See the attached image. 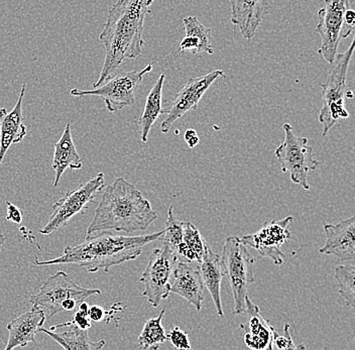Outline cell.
<instances>
[{
	"label": "cell",
	"instance_id": "cell-35",
	"mask_svg": "<svg viewBox=\"0 0 355 350\" xmlns=\"http://www.w3.org/2000/svg\"><path fill=\"white\" fill-rule=\"evenodd\" d=\"M345 21L346 24H347L348 26H352V28H354L355 24L354 10H350L349 8V10H348L347 12H346Z\"/></svg>",
	"mask_w": 355,
	"mask_h": 350
},
{
	"label": "cell",
	"instance_id": "cell-20",
	"mask_svg": "<svg viewBox=\"0 0 355 350\" xmlns=\"http://www.w3.org/2000/svg\"><path fill=\"white\" fill-rule=\"evenodd\" d=\"M39 332L50 336L66 350H99L105 347V340L91 341L88 330L80 329L69 322L52 326L50 330L41 327Z\"/></svg>",
	"mask_w": 355,
	"mask_h": 350
},
{
	"label": "cell",
	"instance_id": "cell-24",
	"mask_svg": "<svg viewBox=\"0 0 355 350\" xmlns=\"http://www.w3.org/2000/svg\"><path fill=\"white\" fill-rule=\"evenodd\" d=\"M166 75L162 74L157 80L154 87L152 88L150 92L146 97V105H144V112L141 113V117L137 121L141 132V141L146 143L150 134L153 125H155L159 115L166 113V110H164L162 102H163V88L165 84Z\"/></svg>",
	"mask_w": 355,
	"mask_h": 350
},
{
	"label": "cell",
	"instance_id": "cell-6",
	"mask_svg": "<svg viewBox=\"0 0 355 350\" xmlns=\"http://www.w3.org/2000/svg\"><path fill=\"white\" fill-rule=\"evenodd\" d=\"M285 139L275 150L277 161L281 164L282 172L290 173L291 181L301 186L303 189L310 190L308 174L317 169L320 161H316L313 155V148L308 146L307 137H297L293 132L292 125H283Z\"/></svg>",
	"mask_w": 355,
	"mask_h": 350
},
{
	"label": "cell",
	"instance_id": "cell-29",
	"mask_svg": "<svg viewBox=\"0 0 355 350\" xmlns=\"http://www.w3.org/2000/svg\"><path fill=\"white\" fill-rule=\"evenodd\" d=\"M290 324H286L284 328V333L279 334L275 330L274 336H272V349H304V345H296L293 341L292 335L290 332Z\"/></svg>",
	"mask_w": 355,
	"mask_h": 350
},
{
	"label": "cell",
	"instance_id": "cell-5",
	"mask_svg": "<svg viewBox=\"0 0 355 350\" xmlns=\"http://www.w3.org/2000/svg\"><path fill=\"white\" fill-rule=\"evenodd\" d=\"M354 39L349 48L343 54L335 58L334 68L330 72L325 83L322 84V108L319 113V121L323 125V136L340 119H348L349 113L344 107V101L347 98V71L354 51Z\"/></svg>",
	"mask_w": 355,
	"mask_h": 350
},
{
	"label": "cell",
	"instance_id": "cell-30",
	"mask_svg": "<svg viewBox=\"0 0 355 350\" xmlns=\"http://www.w3.org/2000/svg\"><path fill=\"white\" fill-rule=\"evenodd\" d=\"M168 340L177 349H191L187 332L183 331L179 327H175L170 333L166 334Z\"/></svg>",
	"mask_w": 355,
	"mask_h": 350
},
{
	"label": "cell",
	"instance_id": "cell-16",
	"mask_svg": "<svg viewBox=\"0 0 355 350\" xmlns=\"http://www.w3.org/2000/svg\"><path fill=\"white\" fill-rule=\"evenodd\" d=\"M46 322V313L39 306L33 305L32 310L26 312L22 315L13 319L8 323V343L6 345V350L17 349V347H26L31 342H35V334L39 329L43 327Z\"/></svg>",
	"mask_w": 355,
	"mask_h": 350
},
{
	"label": "cell",
	"instance_id": "cell-34",
	"mask_svg": "<svg viewBox=\"0 0 355 350\" xmlns=\"http://www.w3.org/2000/svg\"><path fill=\"white\" fill-rule=\"evenodd\" d=\"M184 139H185L186 143H187L188 147L190 148L196 147L199 143V137L197 136L196 130H191V128L186 130L185 134H184Z\"/></svg>",
	"mask_w": 355,
	"mask_h": 350
},
{
	"label": "cell",
	"instance_id": "cell-1",
	"mask_svg": "<svg viewBox=\"0 0 355 350\" xmlns=\"http://www.w3.org/2000/svg\"><path fill=\"white\" fill-rule=\"evenodd\" d=\"M154 1L117 0L111 6L107 21L99 35L106 53L103 67L94 88L110 80L125 60L141 56L144 44V19L150 12V6Z\"/></svg>",
	"mask_w": 355,
	"mask_h": 350
},
{
	"label": "cell",
	"instance_id": "cell-9",
	"mask_svg": "<svg viewBox=\"0 0 355 350\" xmlns=\"http://www.w3.org/2000/svg\"><path fill=\"white\" fill-rule=\"evenodd\" d=\"M179 261L177 254L166 243L153 250L148 265L139 279L144 286L143 295L153 307H159L162 300L170 295Z\"/></svg>",
	"mask_w": 355,
	"mask_h": 350
},
{
	"label": "cell",
	"instance_id": "cell-12",
	"mask_svg": "<svg viewBox=\"0 0 355 350\" xmlns=\"http://www.w3.org/2000/svg\"><path fill=\"white\" fill-rule=\"evenodd\" d=\"M224 76L223 71L214 70L204 76L189 79L183 89L180 90L173 99L170 110H166L168 116L162 123V132L166 134L178 119L183 117L186 113L196 110L206 91L217 79L223 78Z\"/></svg>",
	"mask_w": 355,
	"mask_h": 350
},
{
	"label": "cell",
	"instance_id": "cell-2",
	"mask_svg": "<svg viewBox=\"0 0 355 350\" xmlns=\"http://www.w3.org/2000/svg\"><path fill=\"white\" fill-rule=\"evenodd\" d=\"M164 230L146 236H124L116 231H99L89 234L83 243L75 247H67L61 256L50 261H35V265H64L76 263L89 272L104 271L135 260L141 256L148 243L159 240Z\"/></svg>",
	"mask_w": 355,
	"mask_h": 350
},
{
	"label": "cell",
	"instance_id": "cell-13",
	"mask_svg": "<svg viewBox=\"0 0 355 350\" xmlns=\"http://www.w3.org/2000/svg\"><path fill=\"white\" fill-rule=\"evenodd\" d=\"M293 220L294 218L292 216L283 220H272L266 223L255 234L241 238V241L248 247L257 250L263 258L270 259L275 265H283L285 256L282 252V247L286 240L292 238L288 227Z\"/></svg>",
	"mask_w": 355,
	"mask_h": 350
},
{
	"label": "cell",
	"instance_id": "cell-31",
	"mask_svg": "<svg viewBox=\"0 0 355 350\" xmlns=\"http://www.w3.org/2000/svg\"><path fill=\"white\" fill-rule=\"evenodd\" d=\"M70 324L75 325V326L80 328V329L88 330L91 328V320L89 319L88 313L77 309L75 312L73 320L70 321Z\"/></svg>",
	"mask_w": 355,
	"mask_h": 350
},
{
	"label": "cell",
	"instance_id": "cell-25",
	"mask_svg": "<svg viewBox=\"0 0 355 350\" xmlns=\"http://www.w3.org/2000/svg\"><path fill=\"white\" fill-rule=\"evenodd\" d=\"M210 250L198 228L188 221H184L183 245L177 252L179 260L186 263L194 261L200 263Z\"/></svg>",
	"mask_w": 355,
	"mask_h": 350
},
{
	"label": "cell",
	"instance_id": "cell-19",
	"mask_svg": "<svg viewBox=\"0 0 355 350\" xmlns=\"http://www.w3.org/2000/svg\"><path fill=\"white\" fill-rule=\"evenodd\" d=\"M203 289L198 270L191 267L186 261H180L175 270L171 292L179 295L200 311L203 303Z\"/></svg>",
	"mask_w": 355,
	"mask_h": 350
},
{
	"label": "cell",
	"instance_id": "cell-3",
	"mask_svg": "<svg viewBox=\"0 0 355 350\" xmlns=\"http://www.w3.org/2000/svg\"><path fill=\"white\" fill-rule=\"evenodd\" d=\"M157 219L150 201L135 185L119 177L102 190L87 236L99 231H144Z\"/></svg>",
	"mask_w": 355,
	"mask_h": 350
},
{
	"label": "cell",
	"instance_id": "cell-14",
	"mask_svg": "<svg viewBox=\"0 0 355 350\" xmlns=\"http://www.w3.org/2000/svg\"><path fill=\"white\" fill-rule=\"evenodd\" d=\"M326 243L319 250L322 254L335 256L339 261H354L355 218L354 216L340 221L337 225H324Z\"/></svg>",
	"mask_w": 355,
	"mask_h": 350
},
{
	"label": "cell",
	"instance_id": "cell-15",
	"mask_svg": "<svg viewBox=\"0 0 355 350\" xmlns=\"http://www.w3.org/2000/svg\"><path fill=\"white\" fill-rule=\"evenodd\" d=\"M230 21L245 40H252L265 19L272 0H230Z\"/></svg>",
	"mask_w": 355,
	"mask_h": 350
},
{
	"label": "cell",
	"instance_id": "cell-17",
	"mask_svg": "<svg viewBox=\"0 0 355 350\" xmlns=\"http://www.w3.org/2000/svg\"><path fill=\"white\" fill-rule=\"evenodd\" d=\"M26 85L24 84L17 103L11 112L0 108V166L12 143H21L26 136V128L22 116V102Z\"/></svg>",
	"mask_w": 355,
	"mask_h": 350
},
{
	"label": "cell",
	"instance_id": "cell-28",
	"mask_svg": "<svg viewBox=\"0 0 355 350\" xmlns=\"http://www.w3.org/2000/svg\"><path fill=\"white\" fill-rule=\"evenodd\" d=\"M184 221L179 220L173 213V206L168 209V218H166V227L163 236L159 240L166 243L175 254L183 245Z\"/></svg>",
	"mask_w": 355,
	"mask_h": 350
},
{
	"label": "cell",
	"instance_id": "cell-32",
	"mask_svg": "<svg viewBox=\"0 0 355 350\" xmlns=\"http://www.w3.org/2000/svg\"><path fill=\"white\" fill-rule=\"evenodd\" d=\"M24 212L17 206L13 205L10 201H6V220L11 222L21 223Z\"/></svg>",
	"mask_w": 355,
	"mask_h": 350
},
{
	"label": "cell",
	"instance_id": "cell-33",
	"mask_svg": "<svg viewBox=\"0 0 355 350\" xmlns=\"http://www.w3.org/2000/svg\"><path fill=\"white\" fill-rule=\"evenodd\" d=\"M88 317L91 322H101L105 319V310L98 305L91 306L88 310Z\"/></svg>",
	"mask_w": 355,
	"mask_h": 350
},
{
	"label": "cell",
	"instance_id": "cell-36",
	"mask_svg": "<svg viewBox=\"0 0 355 350\" xmlns=\"http://www.w3.org/2000/svg\"><path fill=\"white\" fill-rule=\"evenodd\" d=\"M6 236H3V234H0V252H1V247L2 245H4V243H6Z\"/></svg>",
	"mask_w": 355,
	"mask_h": 350
},
{
	"label": "cell",
	"instance_id": "cell-27",
	"mask_svg": "<svg viewBox=\"0 0 355 350\" xmlns=\"http://www.w3.org/2000/svg\"><path fill=\"white\" fill-rule=\"evenodd\" d=\"M334 278L339 286V294L345 304L350 308L355 306V267L354 265H339L335 269Z\"/></svg>",
	"mask_w": 355,
	"mask_h": 350
},
{
	"label": "cell",
	"instance_id": "cell-4",
	"mask_svg": "<svg viewBox=\"0 0 355 350\" xmlns=\"http://www.w3.org/2000/svg\"><path fill=\"white\" fill-rule=\"evenodd\" d=\"M221 263L224 274L232 287L234 310L233 314L245 313V297L254 283L255 259L239 236H228L222 249Z\"/></svg>",
	"mask_w": 355,
	"mask_h": 350
},
{
	"label": "cell",
	"instance_id": "cell-11",
	"mask_svg": "<svg viewBox=\"0 0 355 350\" xmlns=\"http://www.w3.org/2000/svg\"><path fill=\"white\" fill-rule=\"evenodd\" d=\"M153 70V65L146 66L141 71L121 72L110 81L92 90L72 89L70 94L75 97L98 96L103 99L108 112H115L135 103V92L144 75Z\"/></svg>",
	"mask_w": 355,
	"mask_h": 350
},
{
	"label": "cell",
	"instance_id": "cell-23",
	"mask_svg": "<svg viewBox=\"0 0 355 350\" xmlns=\"http://www.w3.org/2000/svg\"><path fill=\"white\" fill-rule=\"evenodd\" d=\"M186 35L181 43L179 50L181 52H191L193 55L198 53H207L212 55V35L211 30L203 26L195 17H188L183 19Z\"/></svg>",
	"mask_w": 355,
	"mask_h": 350
},
{
	"label": "cell",
	"instance_id": "cell-26",
	"mask_svg": "<svg viewBox=\"0 0 355 350\" xmlns=\"http://www.w3.org/2000/svg\"><path fill=\"white\" fill-rule=\"evenodd\" d=\"M166 313V308L162 310L161 313L155 318L148 319L146 323L141 334H139L137 343L139 347L143 349H157L159 345L168 340L165 329L162 325L164 315Z\"/></svg>",
	"mask_w": 355,
	"mask_h": 350
},
{
	"label": "cell",
	"instance_id": "cell-18",
	"mask_svg": "<svg viewBox=\"0 0 355 350\" xmlns=\"http://www.w3.org/2000/svg\"><path fill=\"white\" fill-rule=\"evenodd\" d=\"M245 307L248 320L241 327L245 331L244 342L246 347L252 349H272L275 328L261 315L259 307L252 302L248 295L245 297Z\"/></svg>",
	"mask_w": 355,
	"mask_h": 350
},
{
	"label": "cell",
	"instance_id": "cell-21",
	"mask_svg": "<svg viewBox=\"0 0 355 350\" xmlns=\"http://www.w3.org/2000/svg\"><path fill=\"white\" fill-rule=\"evenodd\" d=\"M82 168V159L78 154L71 132L70 121H68L61 139L54 147L52 169L55 172L54 187H58L62 176L67 169L80 170Z\"/></svg>",
	"mask_w": 355,
	"mask_h": 350
},
{
	"label": "cell",
	"instance_id": "cell-7",
	"mask_svg": "<svg viewBox=\"0 0 355 350\" xmlns=\"http://www.w3.org/2000/svg\"><path fill=\"white\" fill-rule=\"evenodd\" d=\"M105 187L104 173H99L90 180L80 184L76 189L68 191L53 205L48 223L40 230L44 236H49L64 227L71 218L88 209L89 204L94 202Z\"/></svg>",
	"mask_w": 355,
	"mask_h": 350
},
{
	"label": "cell",
	"instance_id": "cell-10",
	"mask_svg": "<svg viewBox=\"0 0 355 350\" xmlns=\"http://www.w3.org/2000/svg\"><path fill=\"white\" fill-rule=\"evenodd\" d=\"M100 294L101 291L99 289L81 287L65 272L59 271L49 277L42 283L39 293L30 297V302L46 309L49 312L48 318H52L63 311L62 303L67 299H75L80 304L89 297Z\"/></svg>",
	"mask_w": 355,
	"mask_h": 350
},
{
	"label": "cell",
	"instance_id": "cell-22",
	"mask_svg": "<svg viewBox=\"0 0 355 350\" xmlns=\"http://www.w3.org/2000/svg\"><path fill=\"white\" fill-rule=\"evenodd\" d=\"M198 271L204 287L208 290L216 308L217 314L223 317L221 303V282L225 277L220 254H215L210 250L205 258L199 263Z\"/></svg>",
	"mask_w": 355,
	"mask_h": 350
},
{
	"label": "cell",
	"instance_id": "cell-8",
	"mask_svg": "<svg viewBox=\"0 0 355 350\" xmlns=\"http://www.w3.org/2000/svg\"><path fill=\"white\" fill-rule=\"evenodd\" d=\"M349 3L350 0H325L323 8L318 10V24L315 28L321 37L318 53L327 63H334L341 40L354 32V28L345 21Z\"/></svg>",
	"mask_w": 355,
	"mask_h": 350
}]
</instances>
